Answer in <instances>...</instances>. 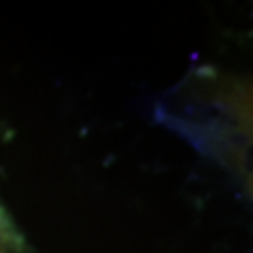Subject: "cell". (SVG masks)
<instances>
[{
	"label": "cell",
	"mask_w": 253,
	"mask_h": 253,
	"mask_svg": "<svg viewBox=\"0 0 253 253\" xmlns=\"http://www.w3.org/2000/svg\"><path fill=\"white\" fill-rule=\"evenodd\" d=\"M23 242L15 227L11 225L4 208L0 207V253H23Z\"/></svg>",
	"instance_id": "obj_1"
}]
</instances>
